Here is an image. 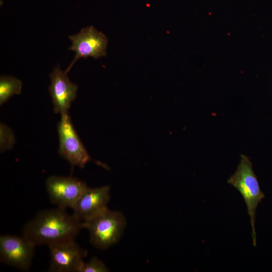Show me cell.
<instances>
[{
	"mask_svg": "<svg viewBox=\"0 0 272 272\" xmlns=\"http://www.w3.org/2000/svg\"><path fill=\"white\" fill-rule=\"evenodd\" d=\"M15 143V136L11 129L3 123L0 124V151L10 150Z\"/></svg>",
	"mask_w": 272,
	"mask_h": 272,
	"instance_id": "obj_12",
	"label": "cell"
},
{
	"mask_svg": "<svg viewBox=\"0 0 272 272\" xmlns=\"http://www.w3.org/2000/svg\"><path fill=\"white\" fill-rule=\"evenodd\" d=\"M109 199L108 185L88 187L72 209L73 214L82 222L87 221L107 208Z\"/></svg>",
	"mask_w": 272,
	"mask_h": 272,
	"instance_id": "obj_10",
	"label": "cell"
},
{
	"mask_svg": "<svg viewBox=\"0 0 272 272\" xmlns=\"http://www.w3.org/2000/svg\"><path fill=\"white\" fill-rule=\"evenodd\" d=\"M227 182L239 191L244 200L250 218L253 244L255 246L256 210L258 203L265 196L260 190L257 177L252 168V163L247 156L241 155V160L237 169L235 173L228 179Z\"/></svg>",
	"mask_w": 272,
	"mask_h": 272,
	"instance_id": "obj_3",
	"label": "cell"
},
{
	"mask_svg": "<svg viewBox=\"0 0 272 272\" xmlns=\"http://www.w3.org/2000/svg\"><path fill=\"white\" fill-rule=\"evenodd\" d=\"M58 154L72 167L83 168L91 159L76 131L69 114L61 115L57 125Z\"/></svg>",
	"mask_w": 272,
	"mask_h": 272,
	"instance_id": "obj_4",
	"label": "cell"
},
{
	"mask_svg": "<svg viewBox=\"0 0 272 272\" xmlns=\"http://www.w3.org/2000/svg\"><path fill=\"white\" fill-rule=\"evenodd\" d=\"M59 65L54 68L50 74L51 83L49 92L52 99L53 110L61 115L68 113L72 102L75 100L78 86L72 83Z\"/></svg>",
	"mask_w": 272,
	"mask_h": 272,
	"instance_id": "obj_9",
	"label": "cell"
},
{
	"mask_svg": "<svg viewBox=\"0 0 272 272\" xmlns=\"http://www.w3.org/2000/svg\"><path fill=\"white\" fill-rule=\"evenodd\" d=\"M106 265L96 257H93L88 261H84L79 272H107Z\"/></svg>",
	"mask_w": 272,
	"mask_h": 272,
	"instance_id": "obj_13",
	"label": "cell"
},
{
	"mask_svg": "<svg viewBox=\"0 0 272 272\" xmlns=\"http://www.w3.org/2000/svg\"><path fill=\"white\" fill-rule=\"evenodd\" d=\"M72 45L69 49L75 52V56L65 71L68 73L81 58L95 59L106 55L107 37L93 26L83 28L79 33L69 36Z\"/></svg>",
	"mask_w": 272,
	"mask_h": 272,
	"instance_id": "obj_7",
	"label": "cell"
},
{
	"mask_svg": "<svg viewBox=\"0 0 272 272\" xmlns=\"http://www.w3.org/2000/svg\"><path fill=\"white\" fill-rule=\"evenodd\" d=\"M50 255L49 271L79 272L87 251L72 240L48 246Z\"/></svg>",
	"mask_w": 272,
	"mask_h": 272,
	"instance_id": "obj_8",
	"label": "cell"
},
{
	"mask_svg": "<svg viewBox=\"0 0 272 272\" xmlns=\"http://www.w3.org/2000/svg\"><path fill=\"white\" fill-rule=\"evenodd\" d=\"M83 228L73 214L59 208L40 211L24 226L22 235L36 246L75 240Z\"/></svg>",
	"mask_w": 272,
	"mask_h": 272,
	"instance_id": "obj_1",
	"label": "cell"
},
{
	"mask_svg": "<svg viewBox=\"0 0 272 272\" xmlns=\"http://www.w3.org/2000/svg\"><path fill=\"white\" fill-rule=\"evenodd\" d=\"M36 245L22 235L3 234L0 236V261L21 270L29 269Z\"/></svg>",
	"mask_w": 272,
	"mask_h": 272,
	"instance_id": "obj_5",
	"label": "cell"
},
{
	"mask_svg": "<svg viewBox=\"0 0 272 272\" xmlns=\"http://www.w3.org/2000/svg\"><path fill=\"white\" fill-rule=\"evenodd\" d=\"M22 81L13 76H2L0 78V105L11 97L21 93Z\"/></svg>",
	"mask_w": 272,
	"mask_h": 272,
	"instance_id": "obj_11",
	"label": "cell"
},
{
	"mask_svg": "<svg viewBox=\"0 0 272 272\" xmlns=\"http://www.w3.org/2000/svg\"><path fill=\"white\" fill-rule=\"evenodd\" d=\"M126 224L125 218L121 212L110 210L108 208L82 222L83 228L87 229L89 232L90 243L102 250L110 247L119 241Z\"/></svg>",
	"mask_w": 272,
	"mask_h": 272,
	"instance_id": "obj_2",
	"label": "cell"
},
{
	"mask_svg": "<svg viewBox=\"0 0 272 272\" xmlns=\"http://www.w3.org/2000/svg\"><path fill=\"white\" fill-rule=\"evenodd\" d=\"M45 186L51 202L64 210L73 209L88 187L85 182L77 178L55 175L47 178Z\"/></svg>",
	"mask_w": 272,
	"mask_h": 272,
	"instance_id": "obj_6",
	"label": "cell"
}]
</instances>
